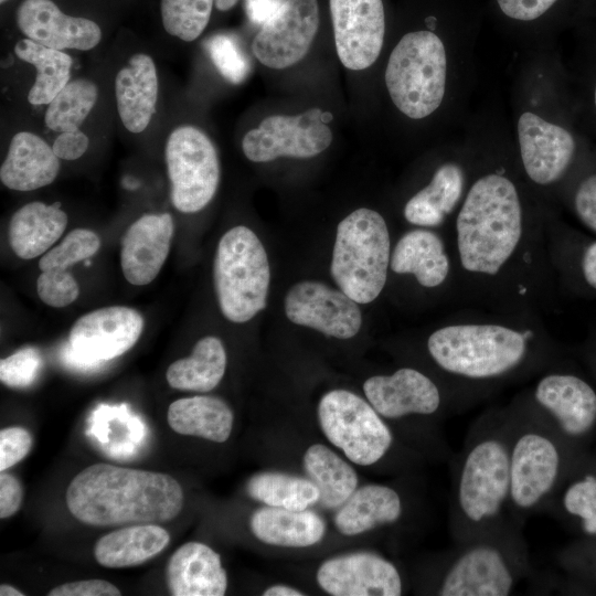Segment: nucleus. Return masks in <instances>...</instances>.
Here are the masks:
<instances>
[{
	"label": "nucleus",
	"mask_w": 596,
	"mask_h": 596,
	"mask_svg": "<svg viewBox=\"0 0 596 596\" xmlns=\"http://www.w3.org/2000/svg\"><path fill=\"white\" fill-rule=\"evenodd\" d=\"M561 504L565 513L581 520L585 533L596 535V476L586 475L570 483L562 493Z\"/></svg>",
	"instance_id": "obj_41"
},
{
	"label": "nucleus",
	"mask_w": 596,
	"mask_h": 596,
	"mask_svg": "<svg viewBox=\"0 0 596 596\" xmlns=\"http://www.w3.org/2000/svg\"><path fill=\"white\" fill-rule=\"evenodd\" d=\"M65 501L71 514L88 525L158 524L180 514L184 493L168 473L98 462L71 480Z\"/></svg>",
	"instance_id": "obj_2"
},
{
	"label": "nucleus",
	"mask_w": 596,
	"mask_h": 596,
	"mask_svg": "<svg viewBox=\"0 0 596 596\" xmlns=\"http://www.w3.org/2000/svg\"><path fill=\"white\" fill-rule=\"evenodd\" d=\"M396 274H412L424 287L441 285L449 273V259L439 236L427 230L404 234L394 247L390 260Z\"/></svg>",
	"instance_id": "obj_30"
},
{
	"label": "nucleus",
	"mask_w": 596,
	"mask_h": 596,
	"mask_svg": "<svg viewBox=\"0 0 596 596\" xmlns=\"http://www.w3.org/2000/svg\"><path fill=\"white\" fill-rule=\"evenodd\" d=\"M286 0H245V11L249 21L256 25L265 24Z\"/></svg>",
	"instance_id": "obj_50"
},
{
	"label": "nucleus",
	"mask_w": 596,
	"mask_h": 596,
	"mask_svg": "<svg viewBox=\"0 0 596 596\" xmlns=\"http://www.w3.org/2000/svg\"><path fill=\"white\" fill-rule=\"evenodd\" d=\"M522 524L511 518L491 532L456 543L445 556L434 594L507 596L533 575Z\"/></svg>",
	"instance_id": "obj_4"
},
{
	"label": "nucleus",
	"mask_w": 596,
	"mask_h": 596,
	"mask_svg": "<svg viewBox=\"0 0 596 596\" xmlns=\"http://www.w3.org/2000/svg\"><path fill=\"white\" fill-rule=\"evenodd\" d=\"M169 543V532L157 523L124 525L97 540L94 556L104 567H131L153 558Z\"/></svg>",
	"instance_id": "obj_27"
},
{
	"label": "nucleus",
	"mask_w": 596,
	"mask_h": 596,
	"mask_svg": "<svg viewBox=\"0 0 596 596\" xmlns=\"http://www.w3.org/2000/svg\"><path fill=\"white\" fill-rule=\"evenodd\" d=\"M238 0H214V4L220 11H227L232 9Z\"/></svg>",
	"instance_id": "obj_55"
},
{
	"label": "nucleus",
	"mask_w": 596,
	"mask_h": 596,
	"mask_svg": "<svg viewBox=\"0 0 596 596\" xmlns=\"http://www.w3.org/2000/svg\"><path fill=\"white\" fill-rule=\"evenodd\" d=\"M401 494L392 487L370 483L360 487L334 515L337 530L354 536L397 522L403 514Z\"/></svg>",
	"instance_id": "obj_26"
},
{
	"label": "nucleus",
	"mask_w": 596,
	"mask_h": 596,
	"mask_svg": "<svg viewBox=\"0 0 596 596\" xmlns=\"http://www.w3.org/2000/svg\"><path fill=\"white\" fill-rule=\"evenodd\" d=\"M248 496L265 505L289 510H306L318 503L319 490L308 477L279 471L254 475L247 482Z\"/></svg>",
	"instance_id": "obj_36"
},
{
	"label": "nucleus",
	"mask_w": 596,
	"mask_h": 596,
	"mask_svg": "<svg viewBox=\"0 0 596 596\" xmlns=\"http://www.w3.org/2000/svg\"><path fill=\"white\" fill-rule=\"evenodd\" d=\"M582 269L586 281L596 289V242L586 248L582 259Z\"/></svg>",
	"instance_id": "obj_52"
},
{
	"label": "nucleus",
	"mask_w": 596,
	"mask_h": 596,
	"mask_svg": "<svg viewBox=\"0 0 596 596\" xmlns=\"http://www.w3.org/2000/svg\"><path fill=\"white\" fill-rule=\"evenodd\" d=\"M60 171V158L52 146L30 131L17 132L0 168L1 182L14 191H33L52 183Z\"/></svg>",
	"instance_id": "obj_25"
},
{
	"label": "nucleus",
	"mask_w": 596,
	"mask_h": 596,
	"mask_svg": "<svg viewBox=\"0 0 596 596\" xmlns=\"http://www.w3.org/2000/svg\"><path fill=\"white\" fill-rule=\"evenodd\" d=\"M334 42L341 63L360 71L379 57L385 34L382 0H329Z\"/></svg>",
	"instance_id": "obj_15"
},
{
	"label": "nucleus",
	"mask_w": 596,
	"mask_h": 596,
	"mask_svg": "<svg viewBox=\"0 0 596 596\" xmlns=\"http://www.w3.org/2000/svg\"><path fill=\"white\" fill-rule=\"evenodd\" d=\"M502 12L515 20L531 21L545 13L556 0H497Z\"/></svg>",
	"instance_id": "obj_46"
},
{
	"label": "nucleus",
	"mask_w": 596,
	"mask_h": 596,
	"mask_svg": "<svg viewBox=\"0 0 596 596\" xmlns=\"http://www.w3.org/2000/svg\"><path fill=\"white\" fill-rule=\"evenodd\" d=\"M287 318L337 339H350L361 329L362 316L358 302L341 289L304 280L289 288L285 297Z\"/></svg>",
	"instance_id": "obj_14"
},
{
	"label": "nucleus",
	"mask_w": 596,
	"mask_h": 596,
	"mask_svg": "<svg viewBox=\"0 0 596 596\" xmlns=\"http://www.w3.org/2000/svg\"><path fill=\"white\" fill-rule=\"evenodd\" d=\"M42 365V356L33 347L23 348L0 361V380L12 389L30 386Z\"/></svg>",
	"instance_id": "obj_42"
},
{
	"label": "nucleus",
	"mask_w": 596,
	"mask_h": 596,
	"mask_svg": "<svg viewBox=\"0 0 596 596\" xmlns=\"http://www.w3.org/2000/svg\"><path fill=\"white\" fill-rule=\"evenodd\" d=\"M363 392L375 411L389 421L434 416L443 404L437 384L413 368H401L390 375L371 376L364 382Z\"/></svg>",
	"instance_id": "obj_19"
},
{
	"label": "nucleus",
	"mask_w": 596,
	"mask_h": 596,
	"mask_svg": "<svg viewBox=\"0 0 596 596\" xmlns=\"http://www.w3.org/2000/svg\"><path fill=\"white\" fill-rule=\"evenodd\" d=\"M391 242L383 216L361 207L338 225L330 272L338 287L358 304L376 299L384 288Z\"/></svg>",
	"instance_id": "obj_7"
},
{
	"label": "nucleus",
	"mask_w": 596,
	"mask_h": 596,
	"mask_svg": "<svg viewBox=\"0 0 596 596\" xmlns=\"http://www.w3.org/2000/svg\"><path fill=\"white\" fill-rule=\"evenodd\" d=\"M575 209L582 222L596 232V174L581 183L575 195Z\"/></svg>",
	"instance_id": "obj_47"
},
{
	"label": "nucleus",
	"mask_w": 596,
	"mask_h": 596,
	"mask_svg": "<svg viewBox=\"0 0 596 596\" xmlns=\"http://www.w3.org/2000/svg\"><path fill=\"white\" fill-rule=\"evenodd\" d=\"M462 190V170L455 163H445L436 170L429 184L407 201L404 216L417 226H438L455 209Z\"/></svg>",
	"instance_id": "obj_33"
},
{
	"label": "nucleus",
	"mask_w": 596,
	"mask_h": 596,
	"mask_svg": "<svg viewBox=\"0 0 596 596\" xmlns=\"http://www.w3.org/2000/svg\"><path fill=\"white\" fill-rule=\"evenodd\" d=\"M318 26L317 0H286L262 25L252 44L253 53L267 67H289L308 53Z\"/></svg>",
	"instance_id": "obj_13"
},
{
	"label": "nucleus",
	"mask_w": 596,
	"mask_h": 596,
	"mask_svg": "<svg viewBox=\"0 0 596 596\" xmlns=\"http://www.w3.org/2000/svg\"><path fill=\"white\" fill-rule=\"evenodd\" d=\"M14 53L36 70L35 81L28 95L32 105L50 104L71 81L73 61L62 50L44 46L26 38L15 43Z\"/></svg>",
	"instance_id": "obj_35"
},
{
	"label": "nucleus",
	"mask_w": 596,
	"mask_h": 596,
	"mask_svg": "<svg viewBox=\"0 0 596 596\" xmlns=\"http://www.w3.org/2000/svg\"><path fill=\"white\" fill-rule=\"evenodd\" d=\"M433 361L446 373L471 381L502 377L528 354L523 333L499 324H454L427 340Z\"/></svg>",
	"instance_id": "obj_6"
},
{
	"label": "nucleus",
	"mask_w": 596,
	"mask_h": 596,
	"mask_svg": "<svg viewBox=\"0 0 596 596\" xmlns=\"http://www.w3.org/2000/svg\"><path fill=\"white\" fill-rule=\"evenodd\" d=\"M205 47L214 66L226 81L241 84L248 76L249 58L234 36L214 34L205 42Z\"/></svg>",
	"instance_id": "obj_40"
},
{
	"label": "nucleus",
	"mask_w": 596,
	"mask_h": 596,
	"mask_svg": "<svg viewBox=\"0 0 596 596\" xmlns=\"http://www.w3.org/2000/svg\"><path fill=\"white\" fill-rule=\"evenodd\" d=\"M270 281L267 253L248 227L238 225L220 240L214 259V286L223 316L244 323L265 309Z\"/></svg>",
	"instance_id": "obj_8"
},
{
	"label": "nucleus",
	"mask_w": 596,
	"mask_h": 596,
	"mask_svg": "<svg viewBox=\"0 0 596 596\" xmlns=\"http://www.w3.org/2000/svg\"><path fill=\"white\" fill-rule=\"evenodd\" d=\"M23 489L20 481L12 475L0 473V518L7 519L15 514L21 508Z\"/></svg>",
	"instance_id": "obj_49"
},
{
	"label": "nucleus",
	"mask_w": 596,
	"mask_h": 596,
	"mask_svg": "<svg viewBox=\"0 0 596 596\" xmlns=\"http://www.w3.org/2000/svg\"><path fill=\"white\" fill-rule=\"evenodd\" d=\"M252 533L260 542L283 547H308L326 534V522L311 510H289L275 507L257 509L251 517Z\"/></svg>",
	"instance_id": "obj_28"
},
{
	"label": "nucleus",
	"mask_w": 596,
	"mask_h": 596,
	"mask_svg": "<svg viewBox=\"0 0 596 596\" xmlns=\"http://www.w3.org/2000/svg\"><path fill=\"white\" fill-rule=\"evenodd\" d=\"M510 412L480 417L456 455L450 530L455 543L485 535L510 519Z\"/></svg>",
	"instance_id": "obj_1"
},
{
	"label": "nucleus",
	"mask_w": 596,
	"mask_h": 596,
	"mask_svg": "<svg viewBox=\"0 0 596 596\" xmlns=\"http://www.w3.org/2000/svg\"><path fill=\"white\" fill-rule=\"evenodd\" d=\"M326 438L353 464L368 467L384 458L394 444L385 419L364 398L343 389L327 392L318 404Z\"/></svg>",
	"instance_id": "obj_10"
},
{
	"label": "nucleus",
	"mask_w": 596,
	"mask_h": 596,
	"mask_svg": "<svg viewBox=\"0 0 596 596\" xmlns=\"http://www.w3.org/2000/svg\"><path fill=\"white\" fill-rule=\"evenodd\" d=\"M36 291L45 305L62 308L76 300L79 287L67 270L51 269L42 272L38 277Z\"/></svg>",
	"instance_id": "obj_43"
},
{
	"label": "nucleus",
	"mask_w": 596,
	"mask_h": 596,
	"mask_svg": "<svg viewBox=\"0 0 596 596\" xmlns=\"http://www.w3.org/2000/svg\"><path fill=\"white\" fill-rule=\"evenodd\" d=\"M89 146L87 135L81 129L63 131L55 138L52 148L62 160H76L81 158Z\"/></svg>",
	"instance_id": "obj_48"
},
{
	"label": "nucleus",
	"mask_w": 596,
	"mask_h": 596,
	"mask_svg": "<svg viewBox=\"0 0 596 596\" xmlns=\"http://www.w3.org/2000/svg\"><path fill=\"white\" fill-rule=\"evenodd\" d=\"M174 223L171 214H143L121 238L120 266L128 283L150 284L161 270L171 246Z\"/></svg>",
	"instance_id": "obj_22"
},
{
	"label": "nucleus",
	"mask_w": 596,
	"mask_h": 596,
	"mask_svg": "<svg viewBox=\"0 0 596 596\" xmlns=\"http://www.w3.org/2000/svg\"><path fill=\"white\" fill-rule=\"evenodd\" d=\"M304 592L288 585H272L263 592V596H302Z\"/></svg>",
	"instance_id": "obj_53"
},
{
	"label": "nucleus",
	"mask_w": 596,
	"mask_h": 596,
	"mask_svg": "<svg viewBox=\"0 0 596 596\" xmlns=\"http://www.w3.org/2000/svg\"><path fill=\"white\" fill-rule=\"evenodd\" d=\"M67 225V215L60 203L47 205L40 201L21 206L11 217L9 242L17 256L35 258L49 251Z\"/></svg>",
	"instance_id": "obj_29"
},
{
	"label": "nucleus",
	"mask_w": 596,
	"mask_h": 596,
	"mask_svg": "<svg viewBox=\"0 0 596 596\" xmlns=\"http://www.w3.org/2000/svg\"><path fill=\"white\" fill-rule=\"evenodd\" d=\"M15 18L28 39L47 47L88 51L102 40L96 22L65 14L52 0H23Z\"/></svg>",
	"instance_id": "obj_20"
},
{
	"label": "nucleus",
	"mask_w": 596,
	"mask_h": 596,
	"mask_svg": "<svg viewBox=\"0 0 596 596\" xmlns=\"http://www.w3.org/2000/svg\"><path fill=\"white\" fill-rule=\"evenodd\" d=\"M97 98L98 88L94 82L82 77L70 81L47 104L45 125L57 132L79 129Z\"/></svg>",
	"instance_id": "obj_37"
},
{
	"label": "nucleus",
	"mask_w": 596,
	"mask_h": 596,
	"mask_svg": "<svg viewBox=\"0 0 596 596\" xmlns=\"http://www.w3.org/2000/svg\"><path fill=\"white\" fill-rule=\"evenodd\" d=\"M462 267L496 275L514 253L522 235V210L514 184L503 175L477 180L456 221Z\"/></svg>",
	"instance_id": "obj_3"
},
{
	"label": "nucleus",
	"mask_w": 596,
	"mask_h": 596,
	"mask_svg": "<svg viewBox=\"0 0 596 596\" xmlns=\"http://www.w3.org/2000/svg\"><path fill=\"white\" fill-rule=\"evenodd\" d=\"M521 159L526 174L538 184H550L566 171L575 151L573 136L533 113L518 121Z\"/></svg>",
	"instance_id": "obj_21"
},
{
	"label": "nucleus",
	"mask_w": 596,
	"mask_h": 596,
	"mask_svg": "<svg viewBox=\"0 0 596 596\" xmlns=\"http://www.w3.org/2000/svg\"><path fill=\"white\" fill-rule=\"evenodd\" d=\"M324 115L321 109L311 108L296 116H269L245 134L243 152L253 162H267L279 157H315L332 141Z\"/></svg>",
	"instance_id": "obj_12"
},
{
	"label": "nucleus",
	"mask_w": 596,
	"mask_h": 596,
	"mask_svg": "<svg viewBox=\"0 0 596 596\" xmlns=\"http://www.w3.org/2000/svg\"><path fill=\"white\" fill-rule=\"evenodd\" d=\"M446 71L445 46L435 33L405 34L393 49L385 70L394 105L409 118L427 117L441 104Z\"/></svg>",
	"instance_id": "obj_9"
},
{
	"label": "nucleus",
	"mask_w": 596,
	"mask_h": 596,
	"mask_svg": "<svg viewBox=\"0 0 596 596\" xmlns=\"http://www.w3.org/2000/svg\"><path fill=\"white\" fill-rule=\"evenodd\" d=\"M62 359L68 366L81 371H94L103 364L100 361L89 360L79 355L73 350L70 343L63 348Z\"/></svg>",
	"instance_id": "obj_51"
},
{
	"label": "nucleus",
	"mask_w": 596,
	"mask_h": 596,
	"mask_svg": "<svg viewBox=\"0 0 596 596\" xmlns=\"http://www.w3.org/2000/svg\"><path fill=\"white\" fill-rule=\"evenodd\" d=\"M121 592L104 579H84L63 583L52 588L49 596H118Z\"/></svg>",
	"instance_id": "obj_45"
},
{
	"label": "nucleus",
	"mask_w": 596,
	"mask_h": 596,
	"mask_svg": "<svg viewBox=\"0 0 596 596\" xmlns=\"http://www.w3.org/2000/svg\"><path fill=\"white\" fill-rule=\"evenodd\" d=\"M557 432L533 408L510 412V493L508 512L523 524L546 511L564 470Z\"/></svg>",
	"instance_id": "obj_5"
},
{
	"label": "nucleus",
	"mask_w": 596,
	"mask_h": 596,
	"mask_svg": "<svg viewBox=\"0 0 596 596\" xmlns=\"http://www.w3.org/2000/svg\"><path fill=\"white\" fill-rule=\"evenodd\" d=\"M0 1H1V3H2V2H4V1H7V0H0Z\"/></svg>",
	"instance_id": "obj_57"
},
{
	"label": "nucleus",
	"mask_w": 596,
	"mask_h": 596,
	"mask_svg": "<svg viewBox=\"0 0 596 596\" xmlns=\"http://www.w3.org/2000/svg\"><path fill=\"white\" fill-rule=\"evenodd\" d=\"M166 581L172 596H223L227 589L219 553L194 541L182 544L170 556Z\"/></svg>",
	"instance_id": "obj_23"
},
{
	"label": "nucleus",
	"mask_w": 596,
	"mask_h": 596,
	"mask_svg": "<svg viewBox=\"0 0 596 596\" xmlns=\"http://www.w3.org/2000/svg\"><path fill=\"white\" fill-rule=\"evenodd\" d=\"M164 158L173 206L182 213L204 209L220 182L219 157L211 139L194 126H179L167 139Z\"/></svg>",
	"instance_id": "obj_11"
},
{
	"label": "nucleus",
	"mask_w": 596,
	"mask_h": 596,
	"mask_svg": "<svg viewBox=\"0 0 596 596\" xmlns=\"http://www.w3.org/2000/svg\"><path fill=\"white\" fill-rule=\"evenodd\" d=\"M316 579L332 596H400L403 578L397 566L370 552L338 555L320 564Z\"/></svg>",
	"instance_id": "obj_16"
},
{
	"label": "nucleus",
	"mask_w": 596,
	"mask_h": 596,
	"mask_svg": "<svg viewBox=\"0 0 596 596\" xmlns=\"http://www.w3.org/2000/svg\"><path fill=\"white\" fill-rule=\"evenodd\" d=\"M595 105H596V88H595Z\"/></svg>",
	"instance_id": "obj_56"
},
{
	"label": "nucleus",
	"mask_w": 596,
	"mask_h": 596,
	"mask_svg": "<svg viewBox=\"0 0 596 596\" xmlns=\"http://www.w3.org/2000/svg\"><path fill=\"white\" fill-rule=\"evenodd\" d=\"M32 436L23 427L11 426L0 430V470L21 461L31 450Z\"/></svg>",
	"instance_id": "obj_44"
},
{
	"label": "nucleus",
	"mask_w": 596,
	"mask_h": 596,
	"mask_svg": "<svg viewBox=\"0 0 596 596\" xmlns=\"http://www.w3.org/2000/svg\"><path fill=\"white\" fill-rule=\"evenodd\" d=\"M158 74L152 57L146 53L134 54L121 67L115 79V97L119 118L132 134L145 131L158 100Z\"/></svg>",
	"instance_id": "obj_24"
},
{
	"label": "nucleus",
	"mask_w": 596,
	"mask_h": 596,
	"mask_svg": "<svg viewBox=\"0 0 596 596\" xmlns=\"http://www.w3.org/2000/svg\"><path fill=\"white\" fill-rule=\"evenodd\" d=\"M100 247L97 234L87 228H75L64 240L42 255L39 268L67 270L68 267L95 255Z\"/></svg>",
	"instance_id": "obj_39"
},
{
	"label": "nucleus",
	"mask_w": 596,
	"mask_h": 596,
	"mask_svg": "<svg viewBox=\"0 0 596 596\" xmlns=\"http://www.w3.org/2000/svg\"><path fill=\"white\" fill-rule=\"evenodd\" d=\"M302 464L307 477L319 490L318 503L322 508L341 507L358 488V475L352 466L323 444L309 446Z\"/></svg>",
	"instance_id": "obj_34"
},
{
	"label": "nucleus",
	"mask_w": 596,
	"mask_h": 596,
	"mask_svg": "<svg viewBox=\"0 0 596 596\" xmlns=\"http://www.w3.org/2000/svg\"><path fill=\"white\" fill-rule=\"evenodd\" d=\"M226 364L227 356L222 341L207 336L195 343L189 356L169 365L166 379L172 389L204 393L220 384Z\"/></svg>",
	"instance_id": "obj_32"
},
{
	"label": "nucleus",
	"mask_w": 596,
	"mask_h": 596,
	"mask_svg": "<svg viewBox=\"0 0 596 596\" xmlns=\"http://www.w3.org/2000/svg\"><path fill=\"white\" fill-rule=\"evenodd\" d=\"M167 419L171 429L180 435L224 443L231 436L234 414L220 397L195 395L172 402Z\"/></svg>",
	"instance_id": "obj_31"
},
{
	"label": "nucleus",
	"mask_w": 596,
	"mask_h": 596,
	"mask_svg": "<svg viewBox=\"0 0 596 596\" xmlns=\"http://www.w3.org/2000/svg\"><path fill=\"white\" fill-rule=\"evenodd\" d=\"M214 0H161L164 30L178 39L191 42L206 28Z\"/></svg>",
	"instance_id": "obj_38"
},
{
	"label": "nucleus",
	"mask_w": 596,
	"mask_h": 596,
	"mask_svg": "<svg viewBox=\"0 0 596 596\" xmlns=\"http://www.w3.org/2000/svg\"><path fill=\"white\" fill-rule=\"evenodd\" d=\"M143 318L139 311L126 306H111L91 311L73 324L68 343L79 355L94 361H109L138 341Z\"/></svg>",
	"instance_id": "obj_18"
},
{
	"label": "nucleus",
	"mask_w": 596,
	"mask_h": 596,
	"mask_svg": "<svg viewBox=\"0 0 596 596\" xmlns=\"http://www.w3.org/2000/svg\"><path fill=\"white\" fill-rule=\"evenodd\" d=\"M0 595L1 596H23L24 593L17 589L12 585L1 584L0 585Z\"/></svg>",
	"instance_id": "obj_54"
},
{
	"label": "nucleus",
	"mask_w": 596,
	"mask_h": 596,
	"mask_svg": "<svg viewBox=\"0 0 596 596\" xmlns=\"http://www.w3.org/2000/svg\"><path fill=\"white\" fill-rule=\"evenodd\" d=\"M533 401L534 409L564 438L581 437L596 423V393L578 376L544 375L535 385Z\"/></svg>",
	"instance_id": "obj_17"
}]
</instances>
